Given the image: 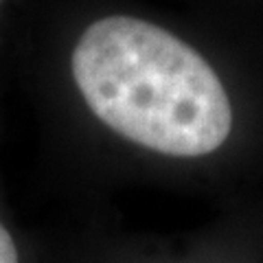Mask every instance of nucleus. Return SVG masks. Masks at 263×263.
<instances>
[{
  "label": "nucleus",
  "mask_w": 263,
  "mask_h": 263,
  "mask_svg": "<svg viewBox=\"0 0 263 263\" xmlns=\"http://www.w3.org/2000/svg\"><path fill=\"white\" fill-rule=\"evenodd\" d=\"M72 77L99 121L164 156L213 154L233 127L211 64L167 29L132 15L101 18L81 33Z\"/></svg>",
  "instance_id": "nucleus-1"
},
{
  "label": "nucleus",
  "mask_w": 263,
  "mask_h": 263,
  "mask_svg": "<svg viewBox=\"0 0 263 263\" xmlns=\"http://www.w3.org/2000/svg\"><path fill=\"white\" fill-rule=\"evenodd\" d=\"M0 263H18V248L3 224H0Z\"/></svg>",
  "instance_id": "nucleus-2"
},
{
  "label": "nucleus",
  "mask_w": 263,
  "mask_h": 263,
  "mask_svg": "<svg viewBox=\"0 0 263 263\" xmlns=\"http://www.w3.org/2000/svg\"><path fill=\"white\" fill-rule=\"evenodd\" d=\"M0 5H3V0H0Z\"/></svg>",
  "instance_id": "nucleus-3"
}]
</instances>
